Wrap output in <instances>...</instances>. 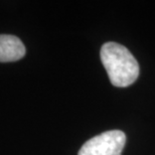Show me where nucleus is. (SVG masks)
Returning <instances> with one entry per match:
<instances>
[{
  "mask_svg": "<svg viewBox=\"0 0 155 155\" xmlns=\"http://www.w3.org/2000/svg\"><path fill=\"white\" fill-rule=\"evenodd\" d=\"M100 55L112 85L125 88L137 80L139 64L124 45L117 42H107L102 46Z\"/></svg>",
  "mask_w": 155,
  "mask_h": 155,
  "instance_id": "1",
  "label": "nucleus"
},
{
  "mask_svg": "<svg viewBox=\"0 0 155 155\" xmlns=\"http://www.w3.org/2000/svg\"><path fill=\"white\" fill-rule=\"evenodd\" d=\"M125 143V133L120 130H111L87 141L78 155H121Z\"/></svg>",
  "mask_w": 155,
  "mask_h": 155,
  "instance_id": "2",
  "label": "nucleus"
},
{
  "mask_svg": "<svg viewBox=\"0 0 155 155\" xmlns=\"http://www.w3.org/2000/svg\"><path fill=\"white\" fill-rule=\"evenodd\" d=\"M25 55V46L14 35H0V61H16Z\"/></svg>",
  "mask_w": 155,
  "mask_h": 155,
  "instance_id": "3",
  "label": "nucleus"
}]
</instances>
